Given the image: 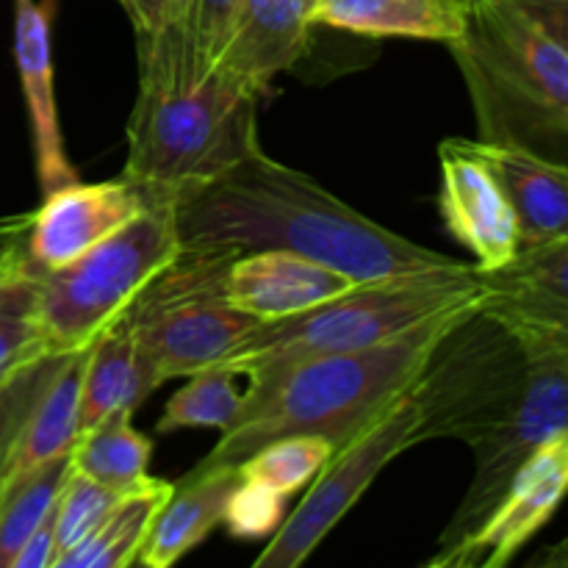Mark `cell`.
Masks as SVG:
<instances>
[{
    "mask_svg": "<svg viewBox=\"0 0 568 568\" xmlns=\"http://www.w3.org/2000/svg\"><path fill=\"white\" fill-rule=\"evenodd\" d=\"M175 227L183 247L283 250L320 261L353 283L460 266L449 255L386 231L264 150L214 181L183 189L175 197Z\"/></svg>",
    "mask_w": 568,
    "mask_h": 568,
    "instance_id": "obj_1",
    "label": "cell"
},
{
    "mask_svg": "<svg viewBox=\"0 0 568 568\" xmlns=\"http://www.w3.org/2000/svg\"><path fill=\"white\" fill-rule=\"evenodd\" d=\"M258 103V92L205 64L178 22L139 33V94L122 175L175 203L183 189L214 181L261 150Z\"/></svg>",
    "mask_w": 568,
    "mask_h": 568,
    "instance_id": "obj_2",
    "label": "cell"
},
{
    "mask_svg": "<svg viewBox=\"0 0 568 568\" xmlns=\"http://www.w3.org/2000/svg\"><path fill=\"white\" fill-rule=\"evenodd\" d=\"M466 308L433 316L377 347L250 372L247 408L194 469L239 466L266 444L292 436L325 438L342 453L414 386L447 327Z\"/></svg>",
    "mask_w": 568,
    "mask_h": 568,
    "instance_id": "obj_3",
    "label": "cell"
},
{
    "mask_svg": "<svg viewBox=\"0 0 568 568\" xmlns=\"http://www.w3.org/2000/svg\"><path fill=\"white\" fill-rule=\"evenodd\" d=\"M480 122V142L544 155L568 148V53L514 0H471L449 44Z\"/></svg>",
    "mask_w": 568,
    "mask_h": 568,
    "instance_id": "obj_4",
    "label": "cell"
},
{
    "mask_svg": "<svg viewBox=\"0 0 568 568\" xmlns=\"http://www.w3.org/2000/svg\"><path fill=\"white\" fill-rule=\"evenodd\" d=\"M486 292L483 275L469 264L361 283L305 314L258 322L227 361L258 375L320 355L369 349L433 316L480 303Z\"/></svg>",
    "mask_w": 568,
    "mask_h": 568,
    "instance_id": "obj_5",
    "label": "cell"
},
{
    "mask_svg": "<svg viewBox=\"0 0 568 568\" xmlns=\"http://www.w3.org/2000/svg\"><path fill=\"white\" fill-rule=\"evenodd\" d=\"M530 366L527 342L486 297L466 308L410 386L422 410L419 442L458 438L475 447L510 414Z\"/></svg>",
    "mask_w": 568,
    "mask_h": 568,
    "instance_id": "obj_6",
    "label": "cell"
},
{
    "mask_svg": "<svg viewBox=\"0 0 568 568\" xmlns=\"http://www.w3.org/2000/svg\"><path fill=\"white\" fill-rule=\"evenodd\" d=\"M181 250L175 203L142 214L61 270L39 275L37 314L44 349H89Z\"/></svg>",
    "mask_w": 568,
    "mask_h": 568,
    "instance_id": "obj_7",
    "label": "cell"
},
{
    "mask_svg": "<svg viewBox=\"0 0 568 568\" xmlns=\"http://www.w3.org/2000/svg\"><path fill=\"white\" fill-rule=\"evenodd\" d=\"M236 255L242 253L233 247L181 244L175 258L122 314L161 383L192 377L233 358L258 325L225 297L227 266Z\"/></svg>",
    "mask_w": 568,
    "mask_h": 568,
    "instance_id": "obj_8",
    "label": "cell"
},
{
    "mask_svg": "<svg viewBox=\"0 0 568 568\" xmlns=\"http://www.w3.org/2000/svg\"><path fill=\"white\" fill-rule=\"evenodd\" d=\"M419 427L422 410L408 388L358 442L333 455L331 464L308 486L303 503L283 516L281 527L272 532V541L250 568H303L314 549L325 541L327 532L381 477V471L397 455L422 444Z\"/></svg>",
    "mask_w": 568,
    "mask_h": 568,
    "instance_id": "obj_9",
    "label": "cell"
},
{
    "mask_svg": "<svg viewBox=\"0 0 568 568\" xmlns=\"http://www.w3.org/2000/svg\"><path fill=\"white\" fill-rule=\"evenodd\" d=\"M519 336L525 338L532 353L530 377L503 425L488 433L475 447H469L475 455V475H471L469 491L460 499L453 521L444 530L442 555L466 541L486 521L519 466L541 444L568 430V364L544 349L541 344L530 342L525 333Z\"/></svg>",
    "mask_w": 568,
    "mask_h": 568,
    "instance_id": "obj_10",
    "label": "cell"
},
{
    "mask_svg": "<svg viewBox=\"0 0 568 568\" xmlns=\"http://www.w3.org/2000/svg\"><path fill=\"white\" fill-rule=\"evenodd\" d=\"M89 349H42L0 383V491L78 442Z\"/></svg>",
    "mask_w": 568,
    "mask_h": 568,
    "instance_id": "obj_11",
    "label": "cell"
},
{
    "mask_svg": "<svg viewBox=\"0 0 568 568\" xmlns=\"http://www.w3.org/2000/svg\"><path fill=\"white\" fill-rule=\"evenodd\" d=\"M155 197L125 175L103 183H70L44 194L33 214L3 227L0 242L11 244L33 272L61 270L98 247L125 222L142 214Z\"/></svg>",
    "mask_w": 568,
    "mask_h": 568,
    "instance_id": "obj_12",
    "label": "cell"
},
{
    "mask_svg": "<svg viewBox=\"0 0 568 568\" xmlns=\"http://www.w3.org/2000/svg\"><path fill=\"white\" fill-rule=\"evenodd\" d=\"M568 497V430L536 449L505 488L497 508L466 541L438 558L469 568H508L521 547L547 525Z\"/></svg>",
    "mask_w": 568,
    "mask_h": 568,
    "instance_id": "obj_13",
    "label": "cell"
},
{
    "mask_svg": "<svg viewBox=\"0 0 568 568\" xmlns=\"http://www.w3.org/2000/svg\"><path fill=\"white\" fill-rule=\"evenodd\" d=\"M442 209L447 231L477 258L480 272H497L519 255V227L508 197L471 139H444Z\"/></svg>",
    "mask_w": 568,
    "mask_h": 568,
    "instance_id": "obj_14",
    "label": "cell"
},
{
    "mask_svg": "<svg viewBox=\"0 0 568 568\" xmlns=\"http://www.w3.org/2000/svg\"><path fill=\"white\" fill-rule=\"evenodd\" d=\"M53 3L14 0V61L26 94L33 133V159L42 194L78 183V170L67 155L53 89Z\"/></svg>",
    "mask_w": 568,
    "mask_h": 568,
    "instance_id": "obj_15",
    "label": "cell"
},
{
    "mask_svg": "<svg viewBox=\"0 0 568 568\" xmlns=\"http://www.w3.org/2000/svg\"><path fill=\"white\" fill-rule=\"evenodd\" d=\"M355 286L361 283H353L342 272L283 250L236 255L225 275L227 303L258 322L305 314Z\"/></svg>",
    "mask_w": 568,
    "mask_h": 568,
    "instance_id": "obj_16",
    "label": "cell"
},
{
    "mask_svg": "<svg viewBox=\"0 0 568 568\" xmlns=\"http://www.w3.org/2000/svg\"><path fill=\"white\" fill-rule=\"evenodd\" d=\"M314 0H242L236 22L214 61L253 92L264 94L281 72L292 70L311 48Z\"/></svg>",
    "mask_w": 568,
    "mask_h": 568,
    "instance_id": "obj_17",
    "label": "cell"
},
{
    "mask_svg": "<svg viewBox=\"0 0 568 568\" xmlns=\"http://www.w3.org/2000/svg\"><path fill=\"white\" fill-rule=\"evenodd\" d=\"M483 161L508 197L521 250L568 239V166L558 159L508 142H480Z\"/></svg>",
    "mask_w": 568,
    "mask_h": 568,
    "instance_id": "obj_18",
    "label": "cell"
},
{
    "mask_svg": "<svg viewBox=\"0 0 568 568\" xmlns=\"http://www.w3.org/2000/svg\"><path fill=\"white\" fill-rule=\"evenodd\" d=\"M242 486L239 466L192 469L175 483L164 508L144 536L139 560L148 568H172L203 538L222 525L233 491Z\"/></svg>",
    "mask_w": 568,
    "mask_h": 568,
    "instance_id": "obj_19",
    "label": "cell"
},
{
    "mask_svg": "<svg viewBox=\"0 0 568 568\" xmlns=\"http://www.w3.org/2000/svg\"><path fill=\"white\" fill-rule=\"evenodd\" d=\"M164 383L139 349L125 316L89 347L78 403V436L114 414H131Z\"/></svg>",
    "mask_w": 568,
    "mask_h": 568,
    "instance_id": "obj_20",
    "label": "cell"
},
{
    "mask_svg": "<svg viewBox=\"0 0 568 568\" xmlns=\"http://www.w3.org/2000/svg\"><path fill=\"white\" fill-rule=\"evenodd\" d=\"M471 0H314L311 22L361 37H403L453 44Z\"/></svg>",
    "mask_w": 568,
    "mask_h": 568,
    "instance_id": "obj_21",
    "label": "cell"
},
{
    "mask_svg": "<svg viewBox=\"0 0 568 568\" xmlns=\"http://www.w3.org/2000/svg\"><path fill=\"white\" fill-rule=\"evenodd\" d=\"M175 483L148 477L139 488H133L114 514L83 541L64 552L53 555L48 568H128L139 558L144 536L153 525L155 514L164 508Z\"/></svg>",
    "mask_w": 568,
    "mask_h": 568,
    "instance_id": "obj_22",
    "label": "cell"
},
{
    "mask_svg": "<svg viewBox=\"0 0 568 568\" xmlns=\"http://www.w3.org/2000/svg\"><path fill=\"white\" fill-rule=\"evenodd\" d=\"M150 458L153 442L133 427L131 414H114L78 436L70 466L111 491L131 494L150 477Z\"/></svg>",
    "mask_w": 568,
    "mask_h": 568,
    "instance_id": "obj_23",
    "label": "cell"
},
{
    "mask_svg": "<svg viewBox=\"0 0 568 568\" xmlns=\"http://www.w3.org/2000/svg\"><path fill=\"white\" fill-rule=\"evenodd\" d=\"M250 372L222 361L189 377L186 386L164 405L155 433H175L183 427H216L227 433L250 403Z\"/></svg>",
    "mask_w": 568,
    "mask_h": 568,
    "instance_id": "obj_24",
    "label": "cell"
},
{
    "mask_svg": "<svg viewBox=\"0 0 568 568\" xmlns=\"http://www.w3.org/2000/svg\"><path fill=\"white\" fill-rule=\"evenodd\" d=\"M37 292L39 272L11 244L0 242V383L44 349Z\"/></svg>",
    "mask_w": 568,
    "mask_h": 568,
    "instance_id": "obj_25",
    "label": "cell"
},
{
    "mask_svg": "<svg viewBox=\"0 0 568 568\" xmlns=\"http://www.w3.org/2000/svg\"><path fill=\"white\" fill-rule=\"evenodd\" d=\"M70 455L48 460L0 491V568H11L53 510L70 475Z\"/></svg>",
    "mask_w": 568,
    "mask_h": 568,
    "instance_id": "obj_26",
    "label": "cell"
},
{
    "mask_svg": "<svg viewBox=\"0 0 568 568\" xmlns=\"http://www.w3.org/2000/svg\"><path fill=\"white\" fill-rule=\"evenodd\" d=\"M480 275L488 292L497 297L568 316V239L547 247L521 250L508 266Z\"/></svg>",
    "mask_w": 568,
    "mask_h": 568,
    "instance_id": "obj_27",
    "label": "cell"
},
{
    "mask_svg": "<svg viewBox=\"0 0 568 568\" xmlns=\"http://www.w3.org/2000/svg\"><path fill=\"white\" fill-rule=\"evenodd\" d=\"M336 449L331 442L316 436H292L261 447L239 464L244 483H258L281 497H292L300 488L311 486L322 469L333 460Z\"/></svg>",
    "mask_w": 568,
    "mask_h": 568,
    "instance_id": "obj_28",
    "label": "cell"
},
{
    "mask_svg": "<svg viewBox=\"0 0 568 568\" xmlns=\"http://www.w3.org/2000/svg\"><path fill=\"white\" fill-rule=\"evenodd\" d=\"M125 497L70 469L53 505V555L92 536Z\"/></svg>",
    "mask_w": 568,
    "mask_h": 568,
    "instance_id": "obj_29",
    "label": "cell"
},
{
    "mask_svg": "<svg viewBox=\"0 0 568 568\" xmlns=\"http://www.w3.org/2000/svg\"><path fill=\"white\" fill-rule=\"evenodd\" d=\"M239 6L242 0H186V11L175 22L205 64H214L220 59L236 22Z\"/></svg>",
    "mask_w": 568,
    "mask_h": 568,
    "instance_id": "obj_30",
    "label": "cell"
},
{
    "mask_svg": "<svg viewBox=\"0 0 568 568\" xmlns=\"http://www.w3.org/2000/svg\"><path fill=\"white\" fill-rule=\"evenodd\" d=\"M286 516V497L258 486V483H244L233 491L225 510V525L231 536L236 538H264L281 527Z\"/></svg>",
    "mask_w": 568,
    "mask_h": 568,
    "instance_id": "obj_31",
    "label": "cell"
},
{
    "mask_svg": "<svg viewBox=\"0 0 568 568\" xmlns=\"http://www.w3.org/2000/svg\"><path fill=\"white\" fill-rule=\"evenodd\" d=\"M568 53V0H514Z\"/></svg>",
    "mask_w": 568,
    "mask_h": 568,
    "instance_id": "obj_32",
    "label": "cell"
},
{
    "mask_svg": "<svg viewBox=\"0 0 568 568\" xmlns=\"http://www.w3.org/2000/svg\"><path fill=\"white\" fill-rule=\"evenodd\" d=\"M50 560H53V510L11 568H48Z\"/></svg>",
    "mask_w": 568,
    "mask_h": 568,
    "instance_id": "obj_33",
    "label": "cell"
},
{
    "mask_svg": "<svg viewBox=\"0 0 568 568\" xmlns=\"http://www.w3.org/2000/svg\"><path fill=\"white\" fill-rule=\"evenodd\" d=\"M521 568H568V538H564L560 544H552V547L541 549L530 564H525Z\"/></svg>",
    "mask_w": 568,
    "mask_h": 568,
    "instance_id": "obj_34",
    "label": "cell"
},
{
    "mask_svg": "<svg viewBox=\"0 0 568 568\" xmlns=\"http://www.w3.org/2000/svg\"><path fill=\"white\" fill-rule=\"evenodd\" d=\"M164 9H166V22H175L181 20L183 11H186V0H164Z\"/></svg>",
    "mask_w": 568,
    "mask_h": 568,
    "instance_id": "obj_35",
    "label": "cell"
},
{
    "mask_svg": "<svg viewBox=\"0 0 568 568\" xmlns=\"http://www.w3.org/2000/svg\"><path fill=\"white\" fill-rule=\"evenodd\" d=\"M427 568H469V566L458 564V560H449V558H436Z\"/></svg>",
    "mask_w": 568,
    "mask_h": 568,
    "instance_id": "obj_36",
    "label": "cell"
},
{
    "mask_svg": "<svg viewBox=\"0 0 568 568\" xmlns=\"http://www.w3.org/2000/svg\"><path fill=\"white\" fill-rule=\"evenodd\" d=\"M128 568H148V566H144V564H142V560H139V558H136V560H133V564H131V566H128Z\"/></svg>",
    "mask_w": 568,
    "mask_h": 568,
    "instance_id": "obj_37",
    "label": "cell"
}]
</instances>
